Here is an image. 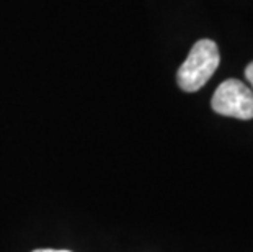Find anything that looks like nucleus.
I'll return each mask as SVG.
<instances>
[{"label":"nucleus","instance_id":"obj_4","mask_svg":"<svg viewBox=\"0 0 253 252\" xmlns=\"http://www.w3.org/2000/svg\"><path fill=\"white\" fill-rule=\"evenodd\" d=\"M33 252H71V251H54V249H38Z\"/></svg>","mask_w":253,"mask_h":252},{"label":"nucleus","instance_id":"obj_3","mask_svg":"<svg viewBox=\"0 0 253 252\" xmlns=\"http://www.w3.org/2000/svg\"><path fill=\"white\" fill-rule=\"evenodd\" d=\"M245 77L250 82L252 89H253V62H250L249 66H247V69H245Z\"/></svg>","mask_w":253,"mask_h":252},{"label":"nucleus","instance_id":"obj_1","mask_svg":"<svg viewBox=\"0 0 253 252\" xmlns=\"http://www.w3.org/2000/svg\"><path fill=\"white\" fill-rule=\"evenodd\" d=\"M220 62L219 48L212 40H199L176 72V82L185 92H198L212 77Z\"/></svg>","mask_w":253,"mask_h":252},{"label":"nucleus","instance_id":"obj_2","mask_svg":"<svg viewBox=\"0 0 253 252\" xmlns=\"http://www.w3.org/2000/svg\"><path fill=\"white\" fill-rule=\"evenodd\" d=\"M211 106L219 115L237 118V120H252L253 92L240 80L227 79L216 89Z\"/></svg>","mask_w":253,"mask_h":252}]
</instances>
